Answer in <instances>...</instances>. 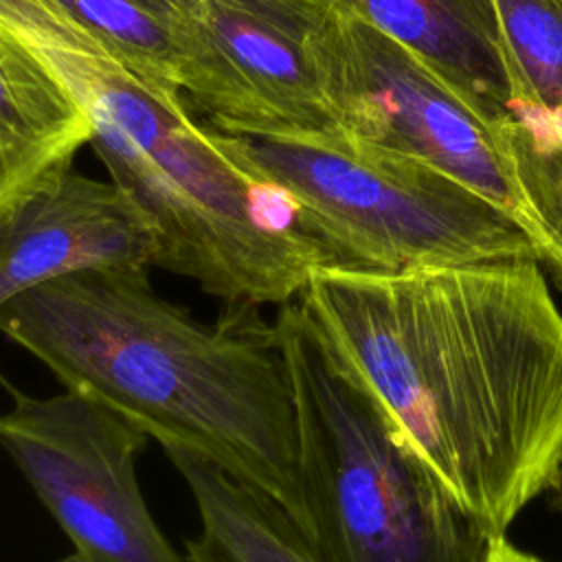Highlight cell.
Masks as SVG:
<instances>
[{
	"instance_id": "6da1fadb",
	"label": "cell",
	"mask_w": 562,
	"mask_h": 562,
	"mask_svg": "<svg viewBox=\"0 0 562 562\" xmlns=\"http://www.w3.org/2000/svg\"><path fill=\"white\" fill-rule=\"evenodd\" d=\"M299 303L487 538L562 463V314L538 259L321 268Z\"/></svg>"
},
{
	"instance_id": "7a4b0ae2",
	"label": "cell",
	"mask_w": 562,
	"mask_h": 562,
	"mask_svg": "<svg viewBox=\"0 0 562 562\" xmlns=\"http://www.w3.org/2000/svg\"><path fill=\"white\" fill-rule=\"evenodd\" d=\"M0 334L162 450L195 454L259 490L307 538L294 400L257 305H228L204 325L162 299L149 270H92L7 301Z\"/></svg>"
},
{
	"instance_id": "3957f363",
	"label": "cell",
	"mask_w": 562,
	"mask_h": 562,
	"mask_svg": "<svg viewBox=\"0 0 562 562\" xmlns=\"http://www.w3.org/2000/svg\"><path fill=\"white\" fill-rule=\"evenodd\" d=\"M9 26L66 81L90 116L97 156L156 224V268L228 305L279 307L316 270L342 266L288 193L248 173L215 130L191 119L182 92L145 81L46 9H24Z\"/></svg>"
},
{
	"instance_id": "277c9868",
	"label": "cell",
	"mask_w": 562,
	"mask_h": 562,
	"mask_svg": "<svg viewBox=\"0 0 562 562\" xmlns=\"http://www.w3.org/2000/svg\"><path fill=\"white\" fill-rule=\"evenodd\" d=\"M274 340L290 382L307 540L323 562H481L492 538L463 512L299 299Z\"/></svg>"
},
{
	"instance_id": "5b68a950",
	"label": "cell",
	"mask_w": 562,
	"mask_h": 562,
	"mask_svg": "<svg viewBox=\"0 0 562 562\" xmlns=\"http://www.w3.org/2000/svg\"><path fill=\"white\" fill-rule=\"evenodd\" d=\"M224 151L288 193L345 268L533 257L531 237L501 209L432 167L353 145L340 134L241 136L215 130Z\"/></svg>"
},
{
	"instance_id": "8992f818",
	"label": "cell",
	"mask_w": 562,
	"mask_h": 562,
	"mask_svg": "<svg viewBox=\"0 0 562 562\" xmlns=\"http://www.w3.org/2000/svg\"><path fill=\"white\" fill-rule=\"evenodd\" d=\"M314 57L336 134L432 167L492 202L531 237V220L494 125L415 53L331 2Z\"/></svg>"
},
{
	"instance_id": "52a82bcc",
	"label": "cell",
	"mask_w": 562,
	"mask_h": 562,
	"mask_svg": "<svg viewBox=\"0 0 562 562\" xmlns=\"http://www.w3.org/2000/svg\"><path fill=\"white\" fill-rule=\"evenodd\" d=\"M0 446L81 562H187L154 520L136 463L149 437L99 400L11 389Z\"/></svg>"
},
{
	"instance_id": "ba28073f",
	"label": "cell",
	"mask_w": 562,
	"mask_h": 562,
	"mask_svg": "<svg viewBox=\"0 0 562 562\" xmlns=\"http://www.w3.org/2000/svg\"><path fill=\"white\" fill-rule=\"evenodd\" d=\"M193 50L184 94L213 130L241 136L331 134L316 37L331 0H182Z\"/></svg>"
},
{
	"instance_id": "9c48e42d",
	"label": "cell",
	"mask_w": 562,
	"mask_h": 562,
	"mask_svg": "<svg viewBox=\"0 0 562 562\" xmlns=\"http://www.w3.org/2000/svg\"><path fill=\"white\" fill-rule=\"evenodd\" d=\"M160 235L112 178L57 171L0 222V307L13 296L79 272L149 270Z\"/></svg>"
},
{
	"instance_id": "30bf717a",
	"label": "cell",
	"mask_w": 562,
	"mask_h": 562,
	"mask_svg": "<svg viewBox=\"0 0 562 562\" xmlns=\"http://www.w3.org/2000/svg\"><path fill=\"white\" fill-rule=\"evenodd\" d=\"M92 123L57 70L0 22V222L72 165Z\"/></svg>"
},
{
	"instance_id": "8fae6325",
	"label": "cell",
	"mask_w": 562,
	"mask_h": 562,
	"mask_svg": "<svg viewBox=\"0 0 562 562\" xmlns=\"http://www.w3.org/2000/svg\"><path fill=\"white\" fill-rule=\"evenodd\" d=\"M415 53L492 125L507 114L492 0H331Z\"/></svg>"
},
{
	"instance_id": "7c38bea8",
	"label": "cell",
	"mask_w": 562,
	"mask_h": 562,
	"mask_svg": "<svg viewBox=\"0 0 562 562\" xmlns=\"http://www.w3.org/2000/svg\"><path fill=\"white\" fill-rule=\"evenodd\" d=\"M184 479L200 531L184 542L187 562H323L281 505L217 465L165 450Z\"/></svg>"
},
{
	"instance_id": "4fadbf2b",
	"label": "cell",
	"mask_w": 562,
	"mask_h": 562,
	"mask_svg": "<svg viewBox=\"0 0 562 562\" xmlns=\"http://www.w3.org/2000/svg\"><path fill=\"white\" fill-rule=\"evenodd\" d=\"M86 31L145 81L182 92L193 31L182 0H33Z\"/></svg>"
},
{
	"instance_id": "5bb4252c",
	"label": "cell",
	"mask_w": 562,
	"mask_h": 562,
	"mask_svg": "<svg viewBox=\"0 0 562 562\" xmlns=\"http://www.w3.org/2000/svg\"><path fill=\"white\" fill-rule=\"evenodd\" d=\"M509 101L533 140H562V0H492Z\"/></svg>"
},
{
	"instance_id": "9a60e30c",
	"label": "cell",
	"mask_w": 562,
	"mask_h": 562,
	"mask_svg": "<svg viewBox=\"0 0 562 562\" xmlns=\"http://www.w3.org/2000/svg\"><path fill=\"white\" fill-rule=\"evenodd\" d=\"M494 132L527 206L540 259L562 288V140H533L509 114L494 123Z\"/></svg>"
},
{
	"instance_id": "2e32d148",
	"label": "cell",
	"mask_w": 562,
	"mask_h": 562,
	"mask_svg": "<svg viewBox=\"0 0 562 562\" xmlns=\"http://www.w3.org/2000/svg\"><path fill=\"white\" fill-rule=\"evenodd\" d=\"M481 562H542V560H538L531 553L520 551L505 536H498V538L490 540L487 551H485Z\"/></svg>"
},
{
	"instance_id": "e0dca14e",
	"label": "cell",
	"mask_w": 562,
	"mask_h": 562,
	"mask_svg": "<svg viewBox=\"0 0 562 562\" xmlns=\"http://www.w3.org/2000/svg\"><path fill=\"white\" fill-rule=\"evenodd\" d=\"M551 503L562 514V463H560V470H558L555 481L551 485Z\"/></svg>"
},
{
	"instance_id": "ac0fdd59",
	"label": "cell",
	"mask_w": 562,
	"mask_h": 562,
	"mask_svg": "<svg viewBox=\"0 0 562 562\" xmlns=\"http://www.w3.org/2000/svg\"><path fill=\"white\" fill-rule=\"evenodd\" d=\"M57 562H81L75 553H70V555H66V558H61V560H57Z\"/></svg>"
}]
</instances>
